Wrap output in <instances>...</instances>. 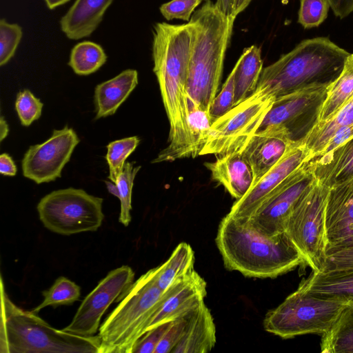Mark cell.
<instances>
[{"label": "cell", "instance_id": "obj_26", "mask_svg": "<svg viewBox=\"0 0 353 353\" xmlns=\"http://www.w3.org/2000/svg\"><path fill=\"white\" fill-rule=\"evenodd\" d=\"M351 124H353V97L328 120L315 125L302 141L308 151L309 160L319 154L339 129Z\"/></svg>", "mask_w": 353, "mask_h": 353}, {"label": "cell", "instance_id": "obj_12", "mask_svg": "<svg viewBox=\"0 0 353 353\" xmlns=\"http://www.w3.org/2000/svg\"><path fill=\"white\" fill-rule=\"evenodd\" d=\"M314 181L306 161L283 181L243 223L267 236L284 232L289 215Z\"/></svg>", "mask_w": 353, "mask_h": 353}, {"label": "cell", "instance_id": "obj_36", "mask_svg": "<svg viewBox=\"0 0 353 353\" xmlns=\"http://www.w3.org/2000/svg\"><path fill=\"white\" fill-rule=\"evenodd\" d=\"M329 8L327 0H300L298 22L304 28L318 27L327 18Z\"/></svg>", "mask_w": 353, "mask_h": 353}, {"label": "cell", "instance_id": "obj_48", "mask_svg": "<svg viewBox=\"0 0 353 353\" xmlns=\"http://www.w3.org/2000/svg\"><path fill=\"white\" fill-rule=\"evenodd\" d=\"M9 128L7 122L1 116L0 118V141H2L8 134Z\"/></svg>", "mask_w": 353, "mask_h": 353}, {"label": "cell", "instance_id": "obj_21", "mask_svg": "<svg viewBox=\"0 0 353 353\" xmlns=\"http://www.w3.org/2000/svg\"><path fill=\"white\" fill-rule=\"evenodd\" d=\"M114 0H75L60 19V28L72 40L90 37Z\"/></svg>", "mask_w": 353, "mask_h": 353}, {"label": "cell", "instance_id": "obj_8", "mask_svg": "<svg viewBox=\"0 0 353 353\" xmlns=\"http://www.w3.org/2000/svg\"><path fill=\"white\" fill-rule=\"evenodd\" d=\"M103 199L82 189L54 190L38 203L39 217L48 230L64 236L95 232L102 225Z\"/></svg>", "mask_w": 353, "mask_h": 353}, {"label": "cell", "instance_id": "obj_44", "mask_svg": "<svg viewBox=\"0 0 353 353\" xmlns=\"http://www.w3.org/2000/svg\"><path fill=\"white\" fill-rule=\"evenodd\" d=\"M334 14L343 19L353 12V0H327Z\"/></svg>", "mask_w": 353, "mask_h": 353}, {"label": "cell", "instance_id": "obj_42", "mask_svg": "<svg viewBox=\"0 0 353 353\" xmlns=\"http://www.w3.org/2000/svg\"><path fill=\"white\" fill-rule=\"evenodd\" d=\"M353 268V247L327 252L319 270Z\"/></svg>", "mask_w": 353, "mask_h": 353}, {"label": "cell", "instance_id": "obj_22", "mask_svg": "<svg viewBox=\"0 0 353 353\" xmlns=\"http://www.w3.org/2000/svg\"><path fill=\"white\" fill-rule=\"evenodd\" d=\"M216 343V327L210 310L201 303L188 315L183 335L172 353H206Z\"/></svg>", "mask_w": 353, "mask_h": 353}, {"label": "cell", "instance_id": "obj_15", "mask_svg": "<svg viewBox=\"0 0 353 353\" xmlns=\"http://www.w3.org/2000/svg\"><path fill=\"white\" fill-rule=\"evenodd\" d=\"M308 161L309 153L305 145L302 141L294 143L271 170L233 203L228 214L245 222L283 181Z\"/></svg>", "mask_w": 353, "mask_h": 353}, {"label": "cell", "instance_id": "obj_4", "mask_svg": "<svg viewBox=\"0 0 353 353\" xmlns=\"http://www.w3.org/2000/svg\"><path fill=\"white\" fill-rule=\"evenodd\" d=\"M350 54L327 37L303 40L263 69L255 91L276 99L305 88L330 85Z\"/></svg>", "mask_w": 353, "mask_h": 353}, {"label": "cell", "instance_id": "obj_9", "mask_svg": "<svg viewBox=\"0 0 353 353\" xmlns=\"http://www.w3.org/2000/svg\"><path fill=\"white\" fill-rule=\"evenodd\" d=\"M329 188L316 181L303 194L285 225V232L305 263L318 271L327 251L325 208Z\"/></svg>", "mask_w": 353, "mask_h": 353}, {"label": "cell", "instance_id": "obj_41", "mask_svg": "<svg viewBox=\"0 0 353 353\" xmlns=\"http://www.w3.org/2000/svg\"><path fill=\"white\" fill-rule=\"evenodd\" d=\"M170 323L161 324L145 332L137 341L132 353H154Z\"/></svg>", "mask_w": 353, "mask_h": 353}, {"label": "cell", "instance_id": "obj_24", "mask_svg": "<svg viewBox=\"0 0 353 353\" xmlns=\"http://www.w3.org/2000/svg\"><path fill=\"white\" fill-rule=\"evenodd\" d=\"M138 84V72L127 69L98 84L94 90L95 119L114 114Z\"/></svg>", "mask_w": 353, "mask_h": 353}, {"label": "cell", "instance_id": "obj_18", "mask_svg": "<svg viewBox=\"0 0 353 353\" xmlns=\"http://www.w3.org/2000/svg\"><path fill=\"white\" fill-rule=\"evenodd\" d=\"M294 143L287 129L281 126L257 131L250 139L241 152L252 170V185L281 159Z\"/></svg>", "mask_w": 353, "mask_h": 353}, {"label": "cell", "instance_id": "obj_6", "mask_svg": "<svg viewBox=\"0 0 353 353\" xmlns=\"http://www.w3.org/2000/svg\"><path fill=\"white\" fill-rule=\"evenodd\" d=\"M163 294L164 290L157 282L155 268L133 281L100 325V353H132L137 341L145 332Z\"/></svg>", "mask_w": 353, "mask_h": 353}, {"label": "cell", "instance_id": "obj_19", "mask_svg": "<svg viewBox=\"0 0 353 353\" xmlns=\"http://www.w3.org/2000/svg\"><path fill=\"white\" fill-rule=\"evenodd\" d=\"M212 179L224 186L236 200L241 199L251 188L253 172L241 150L219 155L213 162L205 163Z\"/></svg>", "mask_w": 353, "mask_h": 353}, {"label": "cell", "instance_id": "obj_39", "mask_svg": "<svg viewBox=\"0 0 353 353\" xmlns=\"http://www.w3.org/2000/svg\"><path fill=\"white\" fill-rule=\"evenodd\" d=\"M202 0H171L162 4L159 10L168 21L174 19L189 21Z\"/></svg>", "mask_w": 353, "mask_h": 353}, {"label": "cell", "instance_id": "obj_40", "mask_svg": "<svg viewBox=\"0 0 353 353\" xmlns=\"http://www.w3.org/2000/svg\"><path fill=\"white\" fill-rule=\"evenodd\" d=\"M188 314L171 321L154 353H172L174 348L183 335Z\"/></svg>", "mask_w": 353, "mask_h": 353}, {"label": "cell", "instance_id": "obj_14", "mask_svg": "<svg viewBox=\"0 0 353 353\" xmlns=\"http://www.w3.org/2000/svg\"><path fill=\"white\" fill-rule=\"evenodd\" d=\"M79 141L75 131L68 125L54 130L49 139L26 151L21 161L23 175L37 184L55 181L61 176Z\"/></svg>", "mask_w": 353, "mask_h": 353}, {"label": "cell", "instance_id": "obj_38", "mask_svg": "<svg viewBox=\"0 0 353 353\" xmlns=\"http://www.w3.org/2000/svg\"><path fill=\"white\" fill-rule=\"evenodd\" d=\"M234 74L235 69L232 70L224 83L221 90L214 99L210 108V114L214 121L225 114L234 106Z\"/></svg>", "mask_w": 353, "mask_h": 353}, {"label": "cell", "instance_id": "obj_50", "mask_svg": "<svg viewBox=\"0 0 353 353\" xmlns=\"http://www.w3.org/2000/svg\"><path fill=\"white\" fill-rule=\"evenodd\" d=\"M105 183L106 184L107 189L109 192V193L112 194L114 196L119 198V192L118 187L116 183L112 182L111 181H105Z\"/></svg>", "mask_w": 353, "mask_h": 353}, {"label": "cell", "instance_id": "obj_31", "mask_svg": "<svg viewBox=\"0 0 353 353\" xmlns=\"http://www.w3.org/2000/svg\"><path fill=\"white\" fill-rule=\"evenodd\" d=\"M42 295L43 301L32 310L34 313H39L48 306L57 307L73 304L81 296V288L74 281L61 276L48 290L42 292Z\"/></svg>", "mask_w": 353, "mask_h": 353}, {"label": "cell", "instance_id": "obj_1", "mask_svg": "<svg viewBox=\"0 0 353 353\" xmlns=\"http://www.w3.org/2000/svg\"><path fill=\"white\" fill-rule=\"evenodd\" d=\"M153 71L170 123L168 145L152 163L193 157L186 84L192 43L190 23H156L152 30Z\"/></svg>", "mask_w": 353, "mask_h": 353}, {"label": "cell", "instance_id": "obj_45", "mask_svg": "<svg viewBox=\"0 0 353 353\" xmlns=\"http://www.w3.org/2000/svg\"><path fill=\"white\" fill-rule=\"evenodd\" d=\"M17 172V166L12 158L7 153L0 156V173L2 175L13 176Z\"/></svg>", "mask_w": 353, "mask_h": 353}, {"label": "cell", "instance_id": "obj_23", "mask_svg": "<svg viewBox=\"0 0 353 353\" xmlns=\"http://www.w3.org/2000/svg\"><path fill=\"white\" fill-rule=\"evenodd\" d=\"M314 179L330 188L353 176V137L332 151L307 161Z\"/></svg>", "mask_w": 353, "mask_h": 353}, {"label": "cell", "instance_id": "obj_30", "mask_svg": "<svg viewBox=\"0 0 353 353\" xmlns=\"http://www.w3.org/2000/svg\"><path fill=\"white\" fill-rule=\"evenodd\" d=\"M107 61L101 45L83 41L71 50L68 65L78 75H88L97 71Z\"/></svg>", "mask_w": 353, "mask_h": 353}, {"label": "cell", "instance_id": "obj_37", "mask_svg": "<svg viewBox=\"0 0 353 353\" xmlns=\"http://www.w3.org/2000/svg\"><path fill=\"white\" fill-rule=\"evenodd\" d=\"M43 104L29 90L20 91L16 98L15 110L22 125L29 126L39 119Z\"/></svg>", "mask_w": 353, "mask_h": 353}, {"label": "cell", "instance_id": "obj_43", "mask_svg": "<svg viewBox=\"0 0 353 353\" xmlns=\"http://www.w3.org/2000/svg\"><path fill=\"white\" fill-rule=\"evenodd\" d=\"M353 137V124L339 129L329 140L324 148L317 156L327 154ZM315 158V157H314Z\"/></svg>", "mask_w": 353, "mask_h": 353}, {"label": "cell", "instance_id": "obj_17", "mask_svg": "<svg viewBox=\"0 0 353 353\" xmlns=\"http://www.w3.org/2000/svg\"><path fill=\"white\" fill-rule=\"evenodd\" d=\"M207 284L194 269L176 280L164 290L161 302L152 316L148 330L183 317L204 302Z\"/></svg>", "mask_w": 353, "mask_h": 353}, {"label": "cell", "instance_id": "obj_16", "mask_svg": "<svg viewBox=\"0 0 353 353\" xmlns=\"http://www.w3.org/2000/svg\"><path fill=\"white\" fill-rule=\"evenodd\" d=\"M325 228L326 252L353 247V176L329 188Z\"/></svg>", "mask_w": 353, "mask_h": 353}, {"label": "cell", "instance_id": "obj_3", "mask_svg": "<svg viewBox=\"0 0 353 353\" xmlns=\"http://www.w3.org/2000/svg\"><path fill=\"white\" fill-rule=\"evenodd\" d=\"M235 19L225 15L216 2L206 0L188 21L192 43L186 84L188 98L209 111L218 91Z\"/></svg>", "mask_w": 353, "mask_h": 353}, {"label": "cell", "instance_id": "obj_5", "mask_svg": "<svg viewBox=\"0 0 353 353\" xmlns=\"http://www.w3.org/2000/svg\"><path fill=\"white\" fill-rule=\"evenodd\" d=\"M1 353H100L98 335L81 336L53 327L32 310L17 306L1 278Z\"/></svg>", "mask_w": 353, "mask_h": 353}, {"label": "cell", "instance_id": "obj_2", "mask_svg": "<svg viewBox=\"0 0 353 353\" xmlns=\"http://www.w3.org/2000/svg\"><path fill=\"white\" fill-rule=\"evenodd\" d=\"M215 242L225 268L251 278H276L305 263L285 232L264 236L228 214L221 221Z\"/></svg>", "mask_w": 353, "mask_h": 353}, {"label": "cell", "instance_id": "obj_20", "mask_svg": "<svg viewBox=\"0 0 353 353\" xmlns=\"http://www.w3.org/2000/svg\"><path fill=\"white\" fill-rule=\"evenodd\" d=\"M299 288L315 296L353 304V268L312 271Z\"/></svg>", "mask_w": 353, "mask_h": 353}, {"label": "cell", "instance_id": "obj_11", "mask_svg": "<svg viewBox=\"0 0 353 353\" xmlns=\"http://www.w3.org/2000/svg\"><path fill=\"white\" fill-rule=\"evenodd\" d=\"M328 86L314 85L276 99L258 131L281 126L294 141H302L317 123Z\"/></svg>", "mask_w": 353, "mask_h": 353}, {"label": "cell", "instance_id": "obj_46", "mask_svg": "<svg viewBox=\"0 0 353 353\" xmlns=\"http://www.w3.org/2000/svg\"><path fill=\"white\" fill-rule=\"evenodd\" d=\"M216 3L227 16L234 17V0H216Z\"/></svg>", "mask_w": 353, "mask_h": 353}, {"label": "cell", "instance_id": "obj_10", "mask_svg": "<svg viewBox=\"0 0 353 353\" xmlns=\"http://www.w3.org/2000/svg\"><path fill=\"white\" fill-rule=\"evenodd\" d=\"M275 99L255 91L215 120L199 155L216 156L241 150L259 130Z\"/></svg>", "mask_w": 353, "mask_h": 353}, {"label": "cell", "instance_id": "obj_13", "mask_svg": "<svg viewBox=\"0 0 353 353\" xmlns=\"http://www.w3.org/2000/svg\"><path fill=\"white\" fill-rule=\"evenodd\" d=\"M134 272L123 265L110 271L84 298L71 322L63 329L81 336H93L109 306L133 283Z\"/></svg>", "mask_w": 353, "mask_h": 353}, {"label": "cell", "instance_id": "obj_35", "mask_svg": "<svg viewBox=\"0 0 353 353\" xmlns=\"http://www.w3.org/2000/svg\"><path fill=\"white\" fill-rule=\"evenodd\" d=\"M23 37L22 28L17 23L0 20V65H6L14 55Z\"/></svg>", "mask_w": 353, "mask_h": 353}, {"label": "cell", "instance_id": "obj_47", "mask_svg": "<svg viewBox=\"0 0 353 353\" xmlns=\"http://www.w3.org/2000/svg\"><path fill=\"white\" fill-rule=\"evenodd\" d=\"M251 1L252 0H234V16L236 17L249 6Z\"/></svg>", "mask_w": 353, "mask_h": 353}, {"label": "cell", "instance_id": "obj_27", "mask_svg": "<svg viewBox=\"0 0 353 353\" xmlns=\"http://www.w3.org/2000/svg\"><path fill=\"white\" fill-rule=\"evenodd\" d=\"M353 97V54L347 57L340 75L329 85L317 124L331 118Z\"/></svg>", "mask_w": 353, "mask_h": 353}, {"label": "cell", "instance_id": "obj_49", "mask_svg": "<svg viewBox=\"0 0 353 353\" xmlns=\"http://www.w3.org/2000/svg\"><path fill=\"white\" fill-rule=\"evenodd\" d=\"M47 7L53 10L59 6H63L66 3L69 2L70 0H44Z\"/></svg>", "mask_w": 353, "mask_h": 353}, {"label": "cell", "instance_id": "obj_32", "mask_svg": "<svg viewBox=\"0 0 353 353\" xmlns=\"http://www.w3.org/2000/svg\"><path fill=\"white\" fill-rule=\"evenodd\" d=\"M188 125L194 158L199 155L214 122L210 111L200 108L188 98Z\"/></svg>", "mask_w": 353, "mask_h": 353}, {"label": "cell", "instance_id": "obj_33", "mask_svg": "<svg viewBox=\"0 0 353 353\" xmlns=\"http://www.w3.org/2000/svg\"><path fill=\"white\" fill-rule=\"evenodd\" d=\"M139 142V138L133 136L115 140L107 145L105 159L109 166L108 179L112 182H117L127 158L135 150Z\"/></svg>", "mask_w": 353, "mask_h": 353}, {"label": "cell", "instance_id": "obj_25", "mask_svg": "<svg viewBox=\"0 0 353 353\" xmlns=\"http://www.w3.org/2000/svg\"><path fill=\"white\" fill-rule=\"evenodd\" d=\"M263 63L259 47L252 45L243 50L234 67L235 105L255 92L263 69Z\"/></svg>", "mask_w": 353, "mask_h": 353}, {"label": "cell", "instance_id": "obj_7", "mask_svg": "<svg viewBox=\"0 0 353 353\" xmlns=\"http://www.w3.org/2000/svg\"><path fill=\"white\" fill-rule=\"evenodd\" d=\"M348 304L312 295L300 288L279 306L269 310L263 319L264 330L282 339L328 332Z\"/></svg>", "mask_w": 353, "mask_h": 353}, {"label": "cell", "instance_id": "obj_34", "mask_svg": "<svg viewBox=\"0 0 353 353\" xmlns=\"http://www.w3.org/2000/svg\"><path fill=\"white\" fill-rule=\"evenodd\" d=\"M141 166H134L133 163L126 162L115 183L119 192L120 213L119 222L128 227L131 221L132 192L135 176Z\"/></svg>", "mask_w": 353, "mask_h": 353}, {"label": "cell", "instance_id": "obj_29", "mask_svg": "<svg viewBox=\"0 0 353 353\" xmlns=\"http://www.w3.org/2000/svg\"><path fill=\"white\" fill-rule=\"evenodd\" d=\"M321 352H353V304L347 305L330 330L322 334Z\"/></svg>", "mask_w": 353, "mask_h": 353}, {"label": "cell", "instance_id": "obj_28", "mask_svg": "<svg viewBox=\"0 0 353 353\" xmlns=\"http://www.w3.org/2000/svg\"><path fill=\"white\" fill-rule=\"evenodd\" d=\"M194 252L191 246L185 242L180 243L164 263L155 267L159 288L165 290L176 280L194 270Z\"/></svg>", "mask_w": 353, "mask_h": 353}]
</instances>
